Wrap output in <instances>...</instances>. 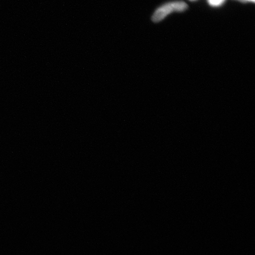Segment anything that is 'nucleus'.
Returning <instances> with one entry per match:
<instances>
[{"mask_svg":"<svg viewBox=\"0 0 255 255\" xmlns=\"http://www.w3.org/2000/svg\"><path fill=\"white\" fill-rule=\"evenodd\" d=\"M188 8L186 2L182 1H175L166 3L158 8L152 16V20L158 23L164 20L174 12H183Z\"/></svg>","mask_w":255,"mask_h":255,"instance_id":"f257e3e1","label":"nucleus"},{"mask_svg":"<svg viewBox=\"0 0 255 255\" xmlns=\"http://www.w3.org/2000/svg\"><path fill=\"white\" fill-rule=\"evenodd\" d=\"M237 1L245 2H255V0H237Z\"/></svg>","mask_w":255,"mask_h":255,"instance_id":"f03ea898","label":"nucleus"},{"mask_svg":"<svg viewBox=\"0 0 255 255\" xmlns=\"http://www.w3.org/2000/svg\"><path fill=\"white\" fill-rule=\"evenodd\" d=\"M190 1H195V0H190Z\"/></svg>","mask_w":255,"mask_h":255,"instance_id":"7ed1b4c3","label":"nucleus"}]
</instances>
